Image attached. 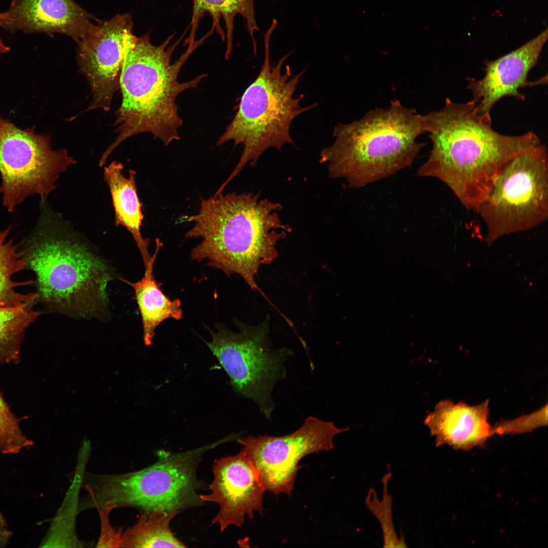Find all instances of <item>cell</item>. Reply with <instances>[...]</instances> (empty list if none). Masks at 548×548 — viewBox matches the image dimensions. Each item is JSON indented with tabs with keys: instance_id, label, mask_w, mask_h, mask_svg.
<instances>
[{
	"instance_id": "cell-1",
	"label": "cell",
	"mask_w": 548,
	"mask_h": 548,
	"mask_svg": "<svg viewBox=\"0 0 548 548\" xmlns=\"http://www.w3.org/2000/svg\"><path fill=\"white\" fill-rule=\"evenodd\" d=\"M423 123L432 149L417 175L439 180L475 213L505 165L541 144L532 131L507 135L495 131L490 114H480L472 100L447 98L442 109L423 115Z\"/></svg>"
},
{
	"instance_id": "cell-2",
	"label": "cell",
	"mask_w": 548,
	"mask_h": 548,
	"mask_svg": "<svg viewBox=\"0 0 548 548\" xmlns=\"http://www.w3.org/2000/svg\"><path fill=\"white\" fill-rule=\"evenodd\" d=\"M221 193L202 198L198 212L186 217L193 226L185 237L202 239L191 258L206 260L228 276L236 274L256 290L260 267L277 258L276 246L291 228L280 218V203L259 194Z\"/></svg>"
},
{
	"instance_id": "cell-3",
	"label": "cell",
	"mask_w": 548,
	"mask_h": 548,
	"mask_svg": "<svg viewBox=\"0 0 548 548\" xmlns=\"http://www.w3.org/2000/svg\"><path fill=\"white\" fill-rule=\"evenodd\" d=\"M36 226L18 244L26 269L36 277V303L48 312L101 318L112 273L41 198Z\"/></svg>"
},
{
	"instance_id": "cell-4",
	"label": "cell",
	"mask_w": 548,
	"mask_h": 548,
	"mask_svg": "<svg viewBox=\"0 0 548 548\" xmlns=\"http://www.w3.org/2000/svg\"><path fill=\"white\" fill-rule=\"evenodd\" d=\"M174 35L159 45H153L149 34L133 36L129 41L120 80L122 94L114 126L115 140L103 153L99 161L102 167L111 153L128 138L148 132L165 146L179 140L183 124L176 99L187 90L197 88L207 74L181 82L180 72L204 38L188 44L186 51L172 62V56L180 42L172 44Z\"/></svg>"
},
{
	"instance_id": "cell-5",
	"label": "cell",
	"mask_w": 548,
	"mask_h": 548,
	"mask_svg": "<svg viewBox=\"0 0 548 548\" xmlns=\"http://www.w3.org/2000/svg\"><path fill=\"white\" fill-rule=\"evenodd\" d=\"M424 133L422 115L394 99L359 120L338 123L335 140L322 150L320 161L330 178L361 188L410 166L424 146L417 141Z\"/></svg>"
},
{
	"instance_id": "cell-6",
	"label": "cell",
	"mask_w": 548,
	"mask_h": 548,
	"mask_svg": "<svg viewBox=\"0 0 548 548\" xmlns=\"http://www.w3.org/2000/svg\"><path fill=\"white\" fill-rule=\"evenodd\" d=\"M277 25V20H273L265 33V55L261 70L243 94L234 117L217 142L220 146L232 141L235 146L239 144L243 147L238 162L218 189L219 192H222L246 165H255L267 149L281 150L285 145L293 144L290 133L292 121L317 106L315 104L302 107V95H295L304 71L293 75L289 65L284 67L290 53L271 64L270 40Z\"/></svg>"
},
{
	"instance_id": "cell-7",
	"label": "cell",
	"mask_w": 548,
	"mask_h": 548,
	"mask_svg": "<svg viewBox=\"0 0 548 548\" xmlns=\"http://www.w3.org/2000/svg\"><path fill=\"white\" fill-rule=\"evenodd\" d=\"M229 437L194 450L178 453L164 451L158 459L143 469L117 474H94L89 483L91 501L99 508L136 507L144 512L199 506L204 502L198 491L203 484L198 479L197 467L207 451L230 440Z\"/></svg>"
},
{
	"instance_id": "cell-8",
	"label": "cell",
	"mask_w": 548,
	"mask_h": 548,
	"mask_svg": "<svg viewBox=\"0 0 548 548\" xmlns=\"http://www.w3.org/2000/svg\"><path fill=\"white\" fill-rule=\"evenodd\" d=\"M486 228L485 241L525 231L548 218V161L546 147L527 150L499 173L476 212Z\"/></svg>"
},
{
	"instance_id": "cell-9",
	"label": "cell",
	"mask_w": 548,
	"mask_h": 548,
	"mask_svg": "<svg viewBox=\"0 0 548 548\" xmlns=\"http://www.w3.org/2000/svg\"><path fill=\"white\" fill-rule=\"evenodd\" d=\"M269 317L251 326L237 321V332L218 325L206 344L228 375L234 392L254 402L267 420L275 408L272 397L277 383L284 379L285 363L293 351L274 348L269 339Z\"/></svg>"
},
{
	"instance_id": "cell-10",
	"label": "cell",
	"mask_w": 548,
	"mask_h": 548,
	"mask_svg": "<svg viewBox=\"0 0 548 548\" xmlns=\"http://www.w3.org/2000/svg\"><path fill=\"white\" fill-rule=\"evenodd\" d=\"M50 141L35 126L20 128L0 117V193L9 212L31 195L47 197L60 174L76 163L66 149L52 150Z\"/></svg>"
},
{
	"instance_id": "cell-11",
	"label": "cell",
	"mask_w": 548,
	"mask_h": 548,
	"mask_svg": "<svg viewBox=\"0 0 548 548\" xmlns=\"http://www.w3.org/2000/svg\"><path fill=\"white\" fill-rule=\"evenodd\" d=\"M348 430L310 416L297 430L288 435H246L237 440L255 468L264 491L290 496L301 459L311 454L333 449L334 436Z\"/></svg>"
},
{
	"instance_id": "cell-12",
	"label": "cell",
	"mask_w": 548,
	"mask_h": 548,
	"mask_svg": "<svg viewBox=\"0 0 548 548\" xmlns=\"http://www.w3.org/2000/svg\"><path fill=\"white\" fill-rule=\"evenodd\" d=\"M132 27L127 14L96 20L76 42L78 62L92 94L88 110H110L114 94L120 89L126 47L134 35Z\"/></svg>"
},
{
	"instance_id": "cell-13",
	"label": "cell",
	"mask_w": 548,
	"mask_h": 548,
	"mask_svg": "<svg viewBox=\"0 0 548 548\" xmlns=\"http://www.w3.org/2000/svg\"><path fill=\"white\" fill-rule=\"evenodd\" d=\"M211 492L200 495L204 502L217 503L219 510L211 525L218 524L221 532L230 525L241 527L246 517H254L263 510L264 490L250 460L241 450L223 457L214 463Z\"/></svg>"
},
{
	"instance_id": "cell-14",
	"label": "cell",
	"mask_w": 548,
	"mask_h": 548,
	"mask_svg": "<svg viewBox=\"0 0 548 548\" xmlns=\"http://www.w3.org/2000/svg\"><path fill=\"white\" fill-rule=\"evenodd\" d=\"M547 38L546 29L511 52L493 60H486L483 78H466V89L471 91L480 114H490L494 105L505 97L525 100L520 90L529 85L528 75L537 64Z\"/></svg>"
},
{
	"instance_id": "cell-15",
	"label": "cell",
	"mask_w": 548,
	"mask_h": 548,
	"mask_svg": "<svg viewBox=\"0 0 548 548\" xmlns=\"http://www.w3.org/2000/svg\"><path fill=\"white\" fill-rule=\"evenodd\" d=\"M1 26L13 33L64 34L78 42L94 18L73 0H13Z\"/></svg>"
},
{
	"instance_id": "cell-16",
	"label": "cell",
	"mask_w": 548,
	"mask_h": 548,
	"mask_svg": "<svg viewBox=\"0 0 548 548\" xmlns=\"http://www.w3.org/2000/svg\"><path fill=\"white\" fill-rule=\"evenodd\" d=\"M489 414L488 400L472 406L446 399L435 405L424 424L435 436L436 446L447 444L456 450L469 451L485 447L494 435Z\"/></svg>"
},
{
	"instance_id": "cell-17",
	"label": "cell",
	"mask_w": 548,
	"mask_h": 548,
	"mask_svg": "<svg viewBox=\"0 0 548 548\" xmlns=\"http://www.w3.org/2000/svg\"><path fill=\"white\" fill-rule=\"evenodd\" d=\"M124 166L121 162L113 161L104 167V179L112 197L115 226L125 227L132 235L140 251L145 266L150 260V241L143 237L141 227L143 220V203L139 198L136 182V172L129 169V177L123 175Z\"/></svg>"
},
{
	"instance_id": "cell-18",
	"label": "cell",
	"mask_w": 548,
	"mask_h": 548,
	"mask_svg": "<svg viewBox=\"0 0 548 548\" xmlns=\"http://www.w3.org/2000/svg\"><path fill=\"white\" fill-rule=\"evenodd\" d=\"M156 243L155 252L145 266L143 278L135 282L120 279L130 285L134 291L142 319L144 341L146 346L152 345L155 330L161 323L170 318L179 320L183 318V314L180 299L172 300L168 298L155 279L153 267L162 246L160 239H157Z\"/></svg>"
},
{
	"instance_id": "cell-19",
	"label": "cell",
	"mask_w": 548,
	"mask_h": 548,
	"mask_svg": "<svg viewBox=\"0 0 548 548\" xmlns=\"http://www.w3.org/2000/svg\"><path fill=\"white\" fill-rule=\"evenodd\" d=\"M206 12L212 17V30H216L222 40L225 41L226 39L225 55L226 59L231 54L234 21L237 15L243 17L246 23L247 31L252 39L254 54L256 53L257 44L254 33L259 29L255 18L254 0H193L191 31L186 40H195V31L198 22Z\"/></svg>"
},
{
	"instance_id": "cell-20",
	"label": "cell",
	"mask_w": 548,
	"mask_h": 548,
	"mask_svg": "<svg viewBox=\"0 0 548 548\" xmlns=\"http://www.w3.org/2000/svg\"><path fill=\"white\" fill-rule=\"evenodd\" d=\"M179 512L175 509L144 512L135 524L122 532L120 547H185L169 526Z\"/></svg>"
},
{
	"instance_id": "cell-21",
	"label": "cell",
	"mask_w": 548,
	"mask_h": 548,
	"mask_svg": "<svg viewBox=\"0 0 548 548\" xmlns=\"http://www.w3.org/2000/svg\"><path fill=\"white\" fill-rule=\"evenodd\" d=\"M11 227L0 231V307H14L24 303L36 301L35 293H23L16 288L29 285L35 281L28 280L15 282L12 277L17 273L26 269V262L18 249V244L14 239L7 241Z\"/></svg>"
},
{
	"instance_id": "cell-22",
	"label": "cell",
	"mask_w": 548,
	"mask_h": 548,
	"mask_svg": "<svg viewBox=\"0 0 548 548\" xmlns=\"http://www.w3.org/2000/svg\"><path fill=\"white\" fill-rule=\"evenodd\" d=\"M36 301L14 307H0V366L17 363L24 334L41 312Z\"/></svg>"
},
{
	"instance_id": "cell-23",
	"label": "cell",
	"mask_w": 548,
	"mask_h": 548,
	"mask_svg": "<svg viewBox=\"0 0 548 548\" xmlns=\"http://www.w3.org/2000/svg\"><path fill=\"white\" fill-rule=\"evenodd\" d=\"M80 465L75 474L72 486L70 487L65 499L52 521L51 525L41 542L40 547H81L75 531V517L77 512L79 488L82 486L84 471Z\"/></svg>"
},
{
	"instance_id": "cell-24",
	"label": "cell",
	"mask_w": 548,
	"mask_h": 548,
	"mask_svg": "<svg viewBox=\"0 0 548 548\" xmlns=\"http://www.w3.org/2000/svg\"><path fill=\"white\" fill-rule=\"evenodd\" d=\"M391 476V472L386 474L382 478L383 498L380 500L376 491L370 488L365 499L366 505L380 523L384 540V547H405L406 546L403 536L398 537L395 531L392 514V496L388 490V483Z\"/></svg>"
},
{
	"instance_id": "cell-25",
	"label": "cell",
	"mask_w": 548,
	"mask_h": 548,
	"mask_svg": "<svg viewBox=\"0 0 548 548\" xmlns=\"http://www.w3.org/2000/svg\"><path fill=\"white\" fill-rule=\"evenodd\" d=\"M23 418L14 414L0 392V452L4 455L15 454L28 449L33 441L20 428Z\"/></svg>"
},
{
	"instance_id": "cell-26",
	"label": "cell",
	"mask_w": 548,
	"mask_h": 548,
	"mask_svg": "<svg viewBox=\"0 0 548 548\" xmlns=\"http://www.w3.org/2000/svg\"><path fill=\"white\" fill-rule=\"evenodd\" d=\"M547 424V405L517 418L502 420L492 426L494 434H518L529 432Z\"/></svg>"
},
{
	"instance_id": "cell-27",
	"label": "cell",
	"mask_w": 548,
	"mask_h": 548,
	"mask_svg": "<svg viewBox=\"0 0 548 548\" xmlns=\"http://www.w3.org/2000/svg\"><path fill=\"white\" fill-rule=\"evenodd\" d=\"M101 520V532L97 547H120L122 532L116 531L109 522L108 516L113 508L108 505L99 508Z\"/></svg>"
},
{
	"instance_id": "cell-28",
	"label": "cell",
	"mask_w": 548,
	"mask_h": 548,
	"mask_svg": "<svg viewBox=\"0 0 548 548\" xmlns=\"http://www.w3.org/2000/svg\"><path fill=\"white\" fill-rule=\"evenodd\" d=\"M12 535L5 517L0 512V547L5 546L9 543Z\"/></svg>"
},
{
	"instance_id": "cell-29",
	"label": "cell",
	"mask_w": 548,
	"mask_h": 548,
	"mask_svg": "<svg viewBox=\"0 0 548 548\" xmlns=\"http://www.w3.org/2000/svg\"><path fill=\"white\" fill-rule=\"evenodd\" d=\"M6 18V13H0V26H1L3 21ZM10 50V48L3 42L2 40L0 38V55L3 54H5L9 52Z\"/></svg>"
}]
</instances>
